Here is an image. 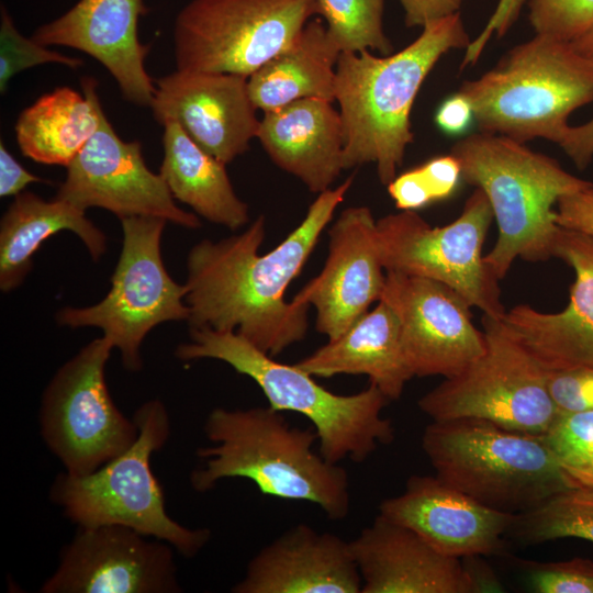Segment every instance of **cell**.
<instances>
[{
	"label": "cell",
	"instance_id": "cell-32",
	"mask_svg": "<svg viewBox=\"0 0 593 593\" xmlns=\"http://www.w3.org/2000/svg\"><path fill=\"white\" fill-rule=\"evenodd\" d=\"M541 437L575 483L593 488V410L559 413Z\"/></svg>",
	"mask_w": 593,
	"mask_h": 593
},
{
	"label": "cell",
	"instance_id": "cell-23",
	"mask_svg": "<svg viewBox=\"0 0 593 593\" xmlns=\"http://www.w3.org/2000/svg\"><path fill=\"white\" fill-rule=\"evenodd\" d=\"M349 542L306 524L292 526L248 562L233 593H361Z\"/></svg>",
	"mask_w": 593,
	"mask_h": 593
},
{
	"label": "cell",
	"instance_id": "cell-37",
	"mask_svg": "<svg viewBox=\"0 0 593 593\" xmlns=\"http://www.w3.org/2000/svg\"><path fill=\"white\" fill-rule=\"evenodd\" d=\"M415 170L432 202L450 198L462 180L460 164L451 154L434 157Z\"/></svg>",
	"mask_w": 593,
	"mask_h": 593
},
{
	"label": "cell",
	"instance_id": "cell-14",
	"mask_svg": "<svg viewBox=\"0 0 593 593\" xmlns=\"http://www.w3.org/2000/svg\"><path fill=\"white\" fill-rule=\"evenodd\" d=\"M56 197L86 211L101 208L120 220L155 216L186 228L201 222L180 209L160 174L146 165L139 142H124L104 112L97 132L66 167Z\"/></svg>",
	"mask_w": 593,
	"mask_h": 593
},
{
	"label": "cell",
	"instance_id": "cell-8",
	"mask_svg": "<svg viewBox=\"0 0 593 593\" xmlns=\"http://www.w3.org/2000/svg\"><path fill=\"white\" fill-rule=\"evenodd\" d=\"M133 419L138 437L127 450L90 474L58 473L49 500L77 527L124 525L194 557L210 541L211 530L186 527L168 515L164 490L150 468L152 456L170 436L168 411L154 399L139 405Z\"/></svg>",
	"mask_w": 593,
	"mask_h": 593
},
{
	"label": "cell",
	"instance_id": "cell-33",
	"mask_svg": "<svg viewBox=\"0 0 593 593\" xmlns=\"http://www.w3.org/2000/svg\"><path fill=\"white\" fill-rule=\"evenodd\" d=\"M47 63L78 68L82 60L48 49L47 46L19 33L7 9L1 5L0 25V91H7L10 79L18 72Z\"/></svg>",
	"mask_w": 593,
	"mask_h": 593
},
{
	"label": "cell",
	"instance_id": "cell-6",
	"mask_svg": "<svg viewBox=\"0 0 593 593\" xmlns=\"http://www.w3.org/2000/svg\"><path fill=\"white\" fill-rule=\"evenodd\" d=\"M422 448L440 480L493 510L527 513L579 486L541 436L479 418L432 421Z\"/></svg>",
	"mask_w": 593,
	"mask_h": 593
},
{
	"label": "cell",
	"instance_id": "cell-10",
	"mask_svg": "<svg viewBox=\"0 0 593 593\" xmlns=\"http://www.w3.org/2000/svg\"><path fill=\"white\" fill-rule=\"evenodd\" d=\"M102 336L63 363L43 391L38 425L65 472L87 475L107 465L138 437L135 421L115 405L105 382L113 349Z\"/></svg>",
	"mask_w": 593,
	"mask_h": 593
},
{
	"label": "cell",
	"instance_id": "cell-25",
	"mask_svg": "<svg viewBox=\"0 0 593 593\" xmlns=\"http://www.w3.org/2000/svg\"><path fill=\"white\" fill-rule=\"evenodd\" d=\"M295 365L313 377L365 374L390 401L398 400L414 377L403 355L399 318L383 300Z\"/></svg>",
	"mask_w": 593,
	"mask_h": 593
},
{
	"label": "cell",
	"instance_id": "cell-16",
	"mask_svg": "<svg viewBox=\"0 0 593 593\" xmlns=\"http://www.w3.org/2000/svg\"><path fill=\"white\" fill-rule=\"evenodd\" d=\"M380 300L399 318L403 355L414 377L452 378L486 349L484 331L473 324L470 304L446 284L385 271Z\"/></svg>",
	"mask_w": 593,
	"mask_h": 593
},
{
	"label": "cell",
	"instance_id": "cell-36",
	"mask_svg": "<svg viewBox=\"0 0 593 593\" xmlns=\"http://www.w3.org/2000/svg\"><path fill=\"white\" fill-rule=\"evenodd\" d=\"M545 382L559 413L593 410V368L545 369Z\"/></svg>",
	"mask_w": 593,
	"mask_h": 593
},
{
	"label": "cell",
	"instance_id": "cell-41",
	"mask_svg": "<svg viewBox=\"0 0 593 593\" xmlns=\"http://www.w3.org/2000/svg\"><path fill=\"white\" fill-rule=\"evenodd\" d=\"M409 27L426 24L459 13L463 0H399Z\"/></svg>",
	"mask_w": 593,
	"mask_h": 593
},
{
	"label": "cell",
	"instance_id": "cell-28",
	"mask_svg": "<svg viewBox=\"0 0 593 593\" xmlns=\"http://www.w3.org/2000/svg\"><path fill=\"white\" fill-rule=\"evenodd\" d=\"M164 126L159 174L172 197L199 216L236 231L249 222L248 205L238 198L225 164L200 147L176 121Z\"/></svg>",
	"mask_w": 593,
	"mask_h": 593
},
{
	"label": "cell",
	"instance_id": "cell-43",
	"mask_svg": "<svg viewBox=\"0 0 593 593\" xmlns=\"http://www.w3.org/2000/svg\"><path fill=\"white\" fill-rule=\"evenodd\" d=\"M578 169L586 168L593 159V118L567 131L558 144Z\"/></svg>",
	"mask_w": 593,
	"mask_h": 593
},
{
	"label": "cell",
	"instance_id": "cell-17",
	"mask_svg": "<svg viewBox=\"0 0 593 593\" xmlns=\"http://www.w3.org/2000/svg\"><path fill=\"white\" fill-rule=\"evenodd\" d=\"M361 593L502 592L478 557L441 553L414 530L379 514L351 541Z\"/></svg>",
	"mask_w": 593,
	"mask_h": 593
},
{
	"label": "cell",
	"instance_id": "cell-19",
	"mask_svg": "<svg viewBox=\"0 0 593 593\" xmlns=\"http://www.w3.org/2000/svg\"><path fill=\"white\" fill-rule=\"evenodd\" d=\"M150 103L160 124L176 121L204 150L227 165L257 137L260 120L248 78L223 72L179 70L156 81Z\"/></svg>",
	"mask_w": 593,
	"mask_h": 593
},
{
	"label": "cell",
	"instance_id": "cell-29",
	"mask_svg": "<svg viewBox=\"0 0 593 593\" xmlns=\"http://www.w3.org/2000/svg\"><path fill=\"white\" fill-rule=\"evenodd\" d=\"M340 53L326 24L311 19L290 46L248 78L256 109L267 112L306 98L334 102Z\"/></svg>",
	"mask_w": 593,
	"mask_h": 593
},
{
	"label": "cell",
	"instance_id": "cell-27",
	"mask_svg": "<svg viewBox=\"0 0 593 593\" xmlns=\"http://www.w3.org/2000/svg\"><path fill=\"white\" fill-rule=\"evenodd\" d=\"M82 94L59 87L24 109L14 131L22 154L44 165L67 167L97 132L103 111L97 81L81 80Z\"/></svg>",
	"mask_w": 593,
	"mask_h": 593
},
{
	"label": "cell",
	"instance_id": "cell-34",
	"mask_svg": "<svg viewBox=\"0 0 593 593\" xmlns=\"http://www.w3.org/2000/svg\"><path fill=\"white\" fill-rule=\"evenodd\" d=\"M535 34L571 43L593 25V0H528Z\"/></svg>",
	"mask_w": 593,
	"mask_h": 593
},
{
	"label": "cell",
	"instance_id": "cell-31",
	"mask_svg": "<svg viewBox=\"0 0 593 593\" xmlns=\"http://www.w3.org/2000/svg\"><path fill=\"white\" fill-rule=\"evenodd\" d=\"M331 38L339 51H376L390 55L392 45L383 30L384 0H317Z\"/></svg>",
	"mask_w": 593,
	"mask_h": 593
},
{
	"label": "cell",
	"instance_id": "cell-30",
	"mask_svg": "<svg viewBox=\"0 0 593 593\" xmlns=\"http://www.w3.org/2000/svg\"><path fill=\"white\" fill-rule=\"evenodd\" d=\"M510 533L528 544L560 538L593 542V488L579 485L551 496L536 508L517 515Z\"/></svg>",
	"mask_w": 593,
	"mask_h": 593
},
{
	"label": "cell",
	"instance_id": "cell-18",
	"mask_svg": "<svg viewBox=\"0 0 593 593\" xmlns=\"http://www.w3.org/2000/svg\"><path fill=\"white\" fill-rule=\"evenodd\" d=\"M384 271L377 220L368 206H349L328 230V254L322 271L292 300L313 306L317 332L333 340L380 300Z\"/></svg>",
	"mask_w": 593,
	"mask_h": 593
},
{
	"label": "cell",
	"instance_id": "cell-26",
	"mask_svg": "<svg viewBox=\"0 0 593 593\" xmlns=\"http://www.w3.org/2000/svg\"><path fill=\"white\" fill-rule=\"evenodd\" d=\"M71 203L46 201L30 191L14 197L0 222V289L10 292L32 269L34 254L60 231L75 233L97 261L107 250L104 233Z\"/></svg>",
	"mask_w": 593,
	"mask_h": 593
},
{
	"label": "cell",
	"instance_id": "cell-44",
	"mask_svg": "<svg viewBox=\"0 0 593 593\" xmlns=\"http://www.w3.org/2000/svg\"><path fill=\"white\" fill-rule=\"evenodd\" d=\"M570 44L584 60L593 66V25Z\"/></svg>",
	"mask_w": 593,
	"mask_h": 593
},
{
	"label": "cell",
	"instance_id": "cell-20",
	"mask_svg": "<svg viewBox=\"0 0 593 593\" xmlns=\"http://www.w3.org/2000/svg\"><path fill=\"white\" fill-rule=\"evenodd\" d=\"M553 257L575 275L567 306L546 313L518 304L501 321L544 369L593 368V235L559 227Z\"/></svg>",
	"mask_w": 593,
	"mask_h": 593
},
{
	"label": "cell",
	"instance_id": "cell-9",
	"mask_svg": "<svg viewBox=\"0 0 593 593\" xmlns=\"http://www.w3.org/2000/svg\"><path fill=\"white\" fill-rule=\"evenodd\" d=\"M123 245L111 288L98 303L56 313L59 325L98 327L121 353L126 370L142 368L141 345L157 325L188 321L187 287L168 273L160 250L167 221L155 216L121 219Z\"/></svg>",
	"mask_w": 593,
	"mask_h": 593
},
{
	"label": "cell",
	"instance_id": "cell-35",
	"mask_svg": "<svg viewBox=\"0 0 593 593\" xmlns=\"http://www.w3.org/2000/svg\"><path fill=\"white\" fill-rule=\"evenodd\" d=\"M537 593H593V561L573 558L557 562L521 561Z\"/></svg>",
	"mask_w": 593,
	"mask_h": 593
},
{
	"label": "cell",
	"instance_id": "cell-22",
	"mask_svg": "<svg viewBox=\"0 0 593 593\" xmlns=\"http://www.w3.org/2000/svg\"><path fill=\"white\" fill-rule=\"evenodd\" d=\"M146 12L143 0H79L32 37L90 55L113 76L126 101L150 105L156 86L145 69L149 46L139 42L137 30Z\"/></svg>",
	"mask_w": 593,
	"mask_h": 593
},
{
	"label": "cell",
	"instance_id": "cell-13",
	"mask_svg": "<svg viewBox=\"0 0 593 593\" xmlns=\"http://www.w3.org/2000/svg\"><path fill=\"white\" fill-rule=\"evenodd\" d=\"M315 14L317 0H192L175 22L177 69L249 78Z\"/></svg>",
	"mask_w": 593,
	"mask_h": 593
},
{
	"label": "cell",
	"instance_id": "cell-38",
	"mask_svg": "<svg viewBox=\"0 0 593 593\" xmlns=\"http://www.w3.org/2000/svg\"><path fill=\"white\" fill-rule=\"evenodd\" d=\"M556 223L567 230L593 235V182L558 200Z\"/></svg>",
	"mask_w": 593,
	"mask_h": 593
},
{
	"label": "cell",
	"instance_id": "cell-42",
	"mask_svg": "<svg viewBox=\"0 0 593 593\" xmlns=\"http://www.w3.org/2000/svg\"><path fill=\"white\" fill-rule=\"evenodd\" d=\"M44 180L27 171L7 149L0 144V197L18 195L25 187Z\"/></svg>",
	"mask_w": 593,
	"mask_h": 593
},
{
	"label": "cell",
	"instance_id": "cell-3",
	"mask_svg": "<svg viewBox=\"0 0 593 593\" xmlns=\"http://www.w3.org/2000/svg\"><path fill=\"white\" fill-rule=\"evenodd\" d=\"M209 446L197 449L203 461L190 474L199 493L228 478L250 480L258 490L289 501L316 504L332 521L350 511L347 471L313 450V428L291 426L270 406L212 410L203 426Z\"/></svg>",
	"mask_w": 593,
	"mask_h": 593
},
{
	"label": "cell",
	"instance_id": "cell-24",
	"mask_svg": "<svg viewBox=\"0 0 593 593\" xmlns=\"http://www.w3.org/2000/svg\"><path fill=\"white\" fill-rule=\"evenodd\" d=\"M256 138L276 166L311 192L331 189L345 170L344 125L329 100L300 99L264 112Z\"/></svg>",
	"mask_w": 593,
	"mask_h": 593
},
{
	"label": "cell",
	"instance_id": "cell-11",
	"mask_svg": "<svg viewBox=\"0 0 593 593\" xmlns=\"http://www.w3.org/2000/svg\"><path fill=\"white\" fill-rule=\"evenodd\" d=\"M486 349L461 373L446 378L417 402L432 421L479 418L504 428L544 435L559 412L545 369L504 328L482 315Z\"/></svg>",
	"mask_w": 593,
	"mask_h": 593
},
{
	"label": "cell",
	"instance_id": "cell-12",
	"mask_svg": "<svg viewBox=\"0 0 593 593\" xmlns=\"http://www.w3.org/2000/svg\"><path fill=\"white\" fill-rule=\"evenodd\" d=\"M494 219L485 193L475 188L460 215L444 226L429 225L416 211L377 220V239L385 271L438 281L482 314L502 318L499 280L484 261L483 244Z\"/></svg>",
	"mask_w": 593,
	"mask_h": 593
},
{
	"label": "cell",
	"instance_id": "cell-7",
	"mask_svg": "<svg viewBox=\"0 0 593 593\" xmlns=\"http://www.w3.org/2000/svg\"><path fill=\"white\" fill-rule=\"evenodd\" d=\"M458 91L472 104L480 132L559 144L571 113L593 102V66L570 43L535 34Z\"/></svg>",
	"mask_w": 593,
	"mask_h": 593
},
{
	"label": "cell",
	"instance_id": "cell-21",
	"mask_svg": "<svg viewBox=\"0 0 593 593\" xmlns=\"http://www.w3.org/2000/svg\"><path fill=\"white\" fill-rule=\"evenodd\" d=\"M379 514L456 558L500 553L517 516L483 505L437 475L418 474L409 478L402 494L383 500Z\"/></svg>",
	"mask_w": 593,
	"mask_h": 593
},
{
	"label": "cell",
	"instance_id": "cell-15",
	"mask_svg": "<svg viewBox=\"0 0 593 593\" xmlns=\"http://www.w3.org/2000/svg\"><path fill=\"white\" fill-rule=\"evenodd\" d=\"M107 524L77 527L41 593H179L174 547Z\"/></svg>",
	"mask_w": 593,
	"mask_h": 593
},
{
	"label": "cell",
	"instance_id": "cell-39",
	"mask_svg": "<svg viewBox=\"0 0 593 593\" xmlns=\"http://www.w3.org/2000/svg\"><path fill=\"white\" fill-rule=\"evenodd\" d=\"M523 2L524 0L499 1L494 13L491 15L483 31L475 40L471 41L470 45L466 49L461 68L477 61L493 32H496L497 35H503L507 31L518 15Z\"/></svg>",
	"mask_w": 593,
	"mask_h": 593
},
{
	"label": "cell",
	"instance_id": "cell-2",
	"mask_svg": "<svg viewBox=\"0 0 593 593\" xmlns=\"http://www.w3.org/2000/svg\"><path fill=\"white\" fill-rule=\"evenodd\" d=\"M470 43L456 13L423 26L419 36L395 54L340 53L335 100L345 133L344 169L374 164L379 180L388 186L413 142L411 111L425 78L443 55L467 49Z\"/></svg>",
	"mask_w": 593,
	"mask_h": 593
},
{
	"label": "cell",
	"instance_id": "cell-4",
	"mask_svg": "<svg viewBox=\"0 0 593 593\" xmlns=\"http://www.w3.org/2000/svg\"><path fill=\"white\" fill-rule=\"evenodd\" d=\"M450 154L460 164L462 180L481 189L490 202L499 233L484 261L494 277L502 280L516 258L537 262L553 257L558 200L592 182L500 134L467 135Z\"/></svg>",
	"mask_w": 593,
	"mask_h": 593
},
{
	"label": "cell",
	"instance_id": "cell-40",
	"mask_svg": "<svg viewBox=\"0 0 593 593\" xmlns=\"http://www.w3.org/2000/svg\"><path fill=\"white\" fill-rule=\"evenodd\" d=\"M473 122L472 104L459 91L445 99L435 114L437 127L450 136L465 135Z\"/></svg>",
	"mask_w": 593,
	"mask_h": 593
},
{
	"label": "cell",
	"instance_id": "cell-5",
	"mask_svg": "<svg viewBox=\"0 0 593 593\" xmlns=\"http://www.w3.org/2000/svg\"><path fill=\"white\" fill-rule=\"evenodd\" d=\"M181 361L215 359L250 378L271 409L305 416L318 436L320 454L329 462L365 461L380 445L394 440L391 419L381 415L390 401L371 384L354 394H336L294 365L279 362L236 332L190 327V342L175 350Z\"/></svg>",
	"mask_w": 593,
	"mask_h": 593
},
{
	"label": "cell",
	"instance_id": "cell-1",
	"mask_svg": "<svg viewBox=\"0 0 593 593\" xmlns=\"http://www.w3.org/2000/svg\"><path fill=\"white\" fill-rule=\"evenodd\" d=\"M318 193L302 222L273 249L260 254L265 217L242 233L202 239L188 253L186 303L190 327L236 332L276 357L307 332L309 305L286 300V291L313 253L320 235L353 184Z\"/></svg>",
	"mask_w": 593,
	"mask_h": 593
}]
</instances>
